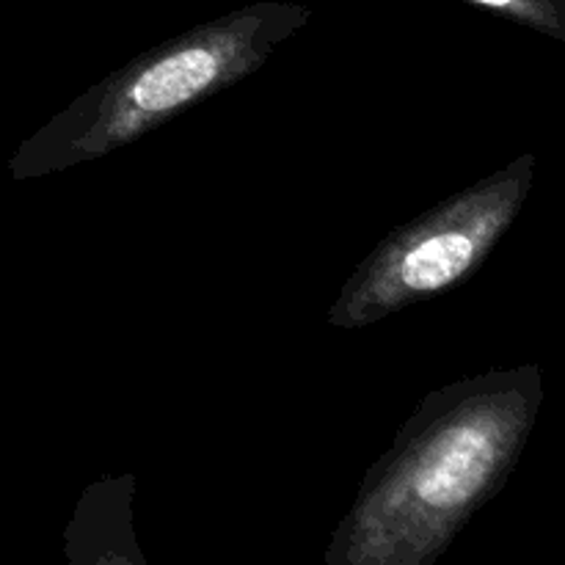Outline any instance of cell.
<instances>
[{
	"label": "cell",
	"mask_w": 565,
	"mask_h": 565,
	"mask_svg": "<svg viewBox=\"0 0 565 565\" xmlns=\"http://www.w3.org/2000/svg\"><path fill=\"white\" fill-rule=\"evenodd\" d=\"M539 367L430 392L395 445L364 475L326 561L425 565L505 486L535 423Z\"/></svg>",
	"instance_id": "cell-1"
},
{
	"label": "cell",
	"mask_w": 565,
	"mask_h": 565,
	"mask_svg": "<svg viewBox=\"0 0 565 565\" xmlns=\"http://www.w3.org/2000/svg\"><path fill=\"white\" fill-rule=\"evenodd\" d=\"M309 14L298 3H254L166 39L50 119L25 143L17 171L50 174L127 147L259 70Z\"/></svg>",
	"instance_id": "cell-2"
},
{
	"label": "cell",
	"mask_w": 565,
	"mask_h": 565,
	"mask_svg": "<svg viewBox=\"0 0 565 565\" xmlns=\"http://www.w3.org/2000/svg\"><path fill=\"white\" fill-rule=\"evenodd\" d=\"M533 171V154H524L390 232L342 287L329 323L340 329L379 323L469 279L522 210Z\"/></svg>",
	"instance_id": "cell-3"
},
{
	"label": "cell",
	"mask_w": 565,
	"mask_h": 565,
	"mask_svg": "<svg viewBox=\"0 0 565 565\" xmlns=\"http://www.w3.org/2000/svg\"><path fill=\"white\" fill-rule=\"evenodd\" d=\"M472 3L502 11L505 17H513L535 31L552 33L555 39H563L565 33V0H472Z\"/></svg>",
	"instance_id": "cell-4"
}]
</instances>
